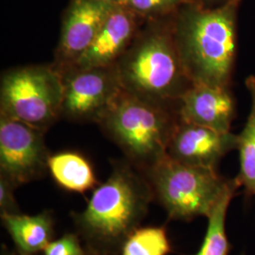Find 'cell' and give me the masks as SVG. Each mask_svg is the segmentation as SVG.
<instances>
[{
    "label": "cell",
    "mask_w": 255,
    "mask_h": 255,
    "mask_svg": "<svg viewBox=\"0 0 255 255\" xmlns=\"http://www.w3.org/2000/svg\"><path fill=\"white\" fill-rule=\"evenodd\" d=\"M154 200L146 177L132 165L114 164L109 178L94 190L81 213L74 214L78 235L91 255H119L124 242L147 214Z\"/></svg>",
    "instance_id": "cell-1"
},
{
    "label": "cell",
    "mask_w": 255,
    "mask_h": 255,
    "mask_svg": "<svg viewBox=\"0 0 255 255\" xmlns=\"http://www.w3.org/2000/svg\"><path fill=\"white\" fill-rule=\"evenodd\" d=\"M240 2L230 0L212 9L188 5L174 22V40L193 84L231 86Z\"/></svg>",
    "instance_id": "cell-2"
},
{
    "label": "cell",
    "mask_w": 255,
    "mask_h": 255,
    "mask_svg": "<svg viewBox=\"0 0 255 255\" xmlns=\"http://www.w3.org/2000/svg\"><path fill=\"white\" fill-rule=\"evenodd\" d=\"M124 91L159 103L176 102L193 83L171 27H154L128 46L115 64Z\"/></svg>",
    "instance_id": "cell-3"
},
{
    "label": "cell",
    "mask_w": 255,
    "mask_h": 255,
    "mask_svg": "<svg viewBox=\"0 0 255 255\" xmlns=\"http://www.w3.org/2000/svg\"><path fill=\"white\" fill-rule=\"evenodd\" d=\"M166 104L123 91L99 121L131 164L144 172L167 155L179 121Z\"/></svg>",
    "instance_id": "cell-4"
},
{
    "label": "cell",
    "mask_w": 255,
    "mask_h": 255,
    "mask_svg": "<svg viewBox=\"0 0 255 255\" xmlns=\"http://www.w3.org/2000/svg\"><path fill=\"white\" fill-rule=\"evenodd\" d=\"M146 174L154 199L164 207L169 220L208 218L229 191L240 188L236 177L228 179L217 168L182 164L167 155Z\"/></svg>",
    "instance_id": "cell-5"
},
{
    "label": "cell",
    "mask_w": 255,
    "mask_h": 255,
    "mask_svg": "<svg viewBox=\"0 0 255 255\" xmlns=\"http://www.w3.org/2000/svg\"><path fill=\"white\" fill-rule=\"evenodd\" d=\"M64 76L55 66H27L4 74L1 116L45 131L62 114Z\"/></svg>",
    "instance_id": "cell-6"
},
{
    "label": "cell",
    "mask_w": 255,
    "mask_h": 255,
    "mask_svg": "<svg viewBox=\"0 0 255 255\" xmlns=\"http://www.w3.org/2000/svg\"><path fill=\"white\" fill-rule=\"evenodd\" d=\"M43 130L15 119L0 117V170L16 187L43 177L49 152Z\"/></svg>",
    "instance_id": "cell-7"
},
{
    "label": "cell",
    "mask_w": 255,
    "mask_h": 255,
    "mask_svg": "<svg viewBox=\"0 0 255 255\" xmlns=\"http://www.w3.org/2000/svg\"><path fill=\"white\" fill-rule=\"evenodd\" d=\"M64 76L62 115L100 121L124 91L116 66L68 70Z\"/></svg>",
    "instance_id": "cell-8"
},
{
    "label": "cell",
    "mask_w": 255,
    "mask_h": 255,
    "mask_svg": "<svg viewBox=\"0 0 255 255\" xmlns=\"http://www.w3.org/2000/svg\"><path fill=\"white\" fill-rule=\"evenodd\" d=\"M116 7L102 0H74L65 15L56 51L58 70L64 73L73 66Z\"/></svg>",
    "instance_id": "cell-9"
},
{
    "label": "cell",
    "mask_w": 255,
    "mask_h": 255,
    "mask_svg": "<svg viewBox=\"0 0 255 255\" xmlns=\"http://www.w3.org/2000/svg\"><path fill=\"white\" fill-rule=\"evenodd\" d=\"M237 134L220 131L179 119L167 146V156L182 164L217 168L237 147Z\"/></svg>",
    "instance_id": "cell-10"
},
{
    "label": "cell",
    "mask_w": 255,
    "mask_h": 255,
    "mask_svg": "<svg viewBox=\"0 0 255 255\" xmlns=\"http://www.w3.org/2000/svg\"><path fill=\"white\" fill-rule=\"evenodd\" d=\"M176 103L181 121L220 131L232 130L236 101L230 86L193 84Z\"/></svg>",
    "instance_id": "cell-11"
},
{
    "label": "cell",
    "mask_w": 255,
    "mask_h": 255,
    "mask_svg": "<svg viewBox=\"0 0 255 255\" xmlns=\"http://www.w3.org/2000/svg\"><path fill=\"white\" fill-rule=\"evenodd\" d=\"M127 7L117 6L114 9L91 45L68 70L109 67L116 64L131 45L136 29L131 9Z\"/></svg>",
    "instance_id": "cell-12"
},
{
    "label": "cell",
    "mask_w": 255,
    "mask_h": 255,
    "mask_svg": "<svg viewBox=\"0 0 255 255\" xmlns=\"http://www.w3.org/2000/svg\"><path fill=\"white\" fill-rule=\"evenodd\" d=\"M1 220L18 255H36L43 253L53 240L54 221L47 211L34 216L22 213L3 214Z\"/></svg>",
    "instance_id": "cell-13"
},
{
    "label": "cell",
    "mask_w": 255,
    "mask_h": 255,
    "mask_svg": "<svg viewBox=\"0 0 255 255\" xmlns=\"http://www.w3.org/2000/svg\"><path fill=\"white\" fill-rule=\"evenodd\" d=\"M48 171L55 182L67 191L83 194L99 183L90 162L84 156L73 151L50 155Z\"/></svg>",
    "instance_id": "cell-14"
},
{
    "label": "cell",
    "mask_w": 255,
    "mask_h": 255,
    "mask_svg": "<svg viewBox=\"0 0 255 255\" xmlns=\"http://www.w3.org/2000/svg\"><path fill=\"white\" fill-rule=\"evenodd\" d=\"M251 98V110L245 126L237 134V150L239 154V171L236 176L245 198H255V76L245 81Z\"/></svg>",
    "instance_id": "cell-15"
},
{
    "label": "cell",
    "mask_w": 255,
    "mask_h": 255,
    "mask_svg": "<svg viewBox=\"0 0 255 255\" xmlns=\"http://www.w3.org/2000/svg\"><path fill=\"white\" fill-rule=\"evenodd\" d=\"M238 188L229 191L210 214L208 225L200 250L193 255H229L232 245L230 244L226 219L229 206L237 196Z\"/></svg>",
    "instance_id": "cell-16"
},
{
    "label": "cell",
    "mask_w": 255,
    "mask_h": 255,
    "mask_svg": "<svg viewBox=\"0 0 255 255\" xmlns=\"http://www.w3.org/2000/svg\"><path fill=\"white\" fill-rule=\"evenodd\" d=\"M171 252L164 227H139L126 239L119 255H167Z\"/></svg>",
    "instance_id": "cell-17"
},
{
    "label": "cell",
    "mask_w": 255,
    "mask_h": 255,
    "mask_svg": "<svg viewBox=\"0 0 255 255\" xmlns=\"http://www.w3.org/2000/svg\"><path fill=\"white\" fill-rule=\"evenodd\" d=\"M43 255H90L85 247L82 246L79 235L66 234L52 240L43 251Z\"/></svg>",
    "instance_id": "cell-18"
},
{
    "label": "cell",
    "mask_w": 255,
    "mask_h": 255,
    "mask_svg": "<svg viewBox=\"0 0 255 255\" xmlns=\"http://www.w3.org/2000/svg\"><path fill=\"white\" fill-rule=\"evenodd\" d=\"M188 0H128V7L139 13H161L176 9Z\"/></svg>",
    "instance_id": "cell-19"
},
{
    "label": "cell",
    "mask_w": 255,
    "mask_h": 255,
    "mask_svg": "<svg viewBox=\"0 0 255 255\" xmlns=\"http://www.w3.org/2000/svg\"><path fill=\"white\" fill-rule=\"evenodd\" d=\"M16 186L4 176H0V214H20V207L14 198Z\"/></svg>",
    "instance_id": "cell-20"
},
{
    "label": "cell",
    "mask_w": 255,
    "mask_h": 255,
    "mask_svg": "<svg viewBox=\"0 0 255 255\" xmlns=\"http://www.w3.org/2000/svg\"><path fill=\"white\" fill-rule=\"evenodd\" d=\"M116 6H128V0H102Z\"/></svg>",
    "instance_id": "cell-21"
},
{
    "label": "cell",
    "mask_w": 255,
    "mask_h": 255,
    "mask_svg": "<svg viewBox=\"0 0 255 255\" xmlns=\"http://www.w3.org/2000/svg\"><path fill=\"white\" fill-rule=\"evenodd\" d=\"M2 255H18L17 254L16 255H14V254H12V253H10L9 252L7 249H3V253H2Z\"/></svg>",
    "instance_id": "cell-22"
},
{
    "label": "cell",
    "mask_w": 255,
    "mask_h": 255,
    "mask_svg": "<svg viewBox=\"0 0 255 255\" xmlns=\"http://www.w3.org/2000/svg\"><path fill=\"white\" fill-rule=\"evenodd\" d=\"M214 1H219V2H221V4H224V3L228 2L230 0H214Z\"/></svg>",
    "instance_id": "cell-23"
},
{
    "label": "cell",
    "mask_w": 255,
    "mask_h": 255,
    "mask_svg": "<svg viewBox=\"0 0 255 255\" xmlns=\"http://www.w3.org/2000/svg\"><path fill=\"white\" fill-rule=\"evenodd\" d=\"M244 255V254H242V255Z\"/></svg>",
    "instance_id": "cell-24"
},
{
    "label": "cell",
    "mask_w": 255,
    "mask_h": 255,
    "mask_svg": "<svg viewBox=\"0 0 255 255\" xmlns=\"http://www.w3.org/2000/svg\"></svg>",
    "instance_id": "cell-25"
}]
</instances>
